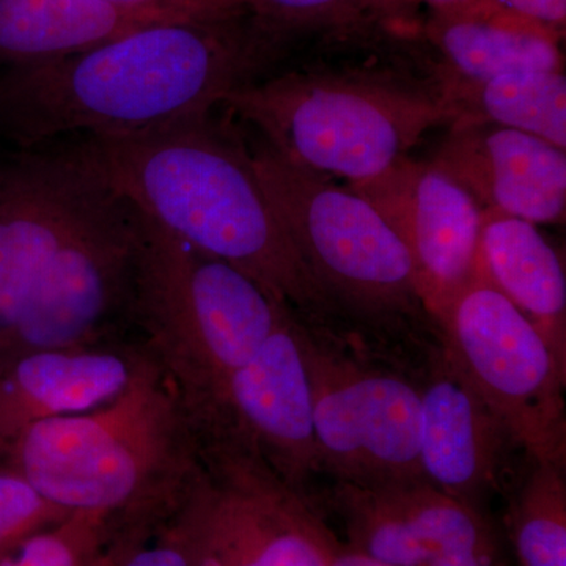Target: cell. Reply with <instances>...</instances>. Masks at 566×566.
Listing matches in <instances>:
<instances>
[{
	"mask_svg": "<svg viewBox=\"0 0 566 566\" xmlns=\"http://www.w3.org/2000/svg\"><path fill=\"white\" fill-rule=\"evenodd\" d=\"M359 6L360 0H251L252 11L289 22L326 20Z\"/></svg>",
	"mask_w": 566,
	"mask_h": 566,
	"instance_id": "27",
	"label": "cell"
},
{
	"mask_svg": "<svg viewBox=\"0 0 566 566\" xmlns=\"http://www.w3.org/2000/svg\"><path fill=\"white\" fill-rule=\"evenodd\" d=\"M222 104L286 158L354 186L389 172L428 129L455 115L450 99L386 82L300 74L248 82Z\"/></svg>",
	"mask_w": 566,
	"mask_h": 566,
	"instance_id": "5",
	"label": "cell"
},
{
	"mask_svg": "<svg viewBox=\"0 0 566 566\" xmlns=\"http://www.w3.org/2000/svg\"><path fill=\"white\" fill-rule=\"evenodd\" d=\"M144 219L136 315L188 408L208 416L289 308L243 271Z\"/></svg>",
	"mask_w": 566,
	"mask_h": 566,
	"instance_id": "4",
	"label": "cell"
},
{
	"mask_svg": "<svg viewBox=\"0 0 566 566\" xmlns=\"http://www.w3.org/2000/svg\"><path fill=\"white\" fill-rule=\"evenodd\" d=\"M509 524L520 566H566L565 465L532 463Z\"/></svg>",
	"mask_w": 566,
	"mask_h": 566,
	"instance_id": "22",
	"label": "cell"
},
{
	"mask_svg": "<svg viewBox=\"0 0 566 566\" xmlns=\"http://www.w3.org/2000/svg\"><path fill=\"white\" fill-rule=\"evenodd\" d=\"M249 155L275 214L335 308L367 314L423 308L408 248L370 200L266 142Z\"/></svg>",
	"mask_w": 566,
	"mask_h": 566,
	"instance_id": "6",
	"label": "cell"
},
{
	"mask_svg": "<svg viewBox=\"0 0 566 566\" xmlns=\"http://www.w3.org/2000/svg\"><path fill=\"white\" fill-rule=\"evenodd\" d=\"M493 566H509V565H506L504 560H499L497 564H494Z\"/></svg>",
	"mask_w": 566,
	"mask_h": 566,
	"instance_id": "30",
	"label": "cell"
},
{
	"mask_svg": "<svg viewBox=\"0 0 566 566\" xmlns=\"http://www.w3.org/2000/svg\"><path fill=\"white\" fill-rule=\"evenodd\" d=\"M80 142L106 180L167 232L243 271L293 314L335 311L268 200L248 148L210 115Z\"/></svg>",
	"mask_w": 566,
	"mask_h": 566,
	"instance_id": "2",
	"label": "cell"
},
{
	"mask_svg": "<svg viewBox=\"0 0 566 566\" xmlns=\"http://www.w3.org/2000/svg\"><path fill=\"white\" fill-rule=\"evenodd\" d=\"M81 142L0 163V342L104 186Z\"/></svg>",
	"mask_w": 566,
	"mask_h": 566,
	"instance_id": "11",
	"label": "cell"
},
{
	"mask_svg": "<svg viewBox=\"0 0 566 566\" xmlns=\"http://www.w3.org/2000/svg\"><path fill=\"white\" fill-rule=\"evenodd\" d=\"M112 526L106 517L73 513L0 557V566H95Z\"/></svg>",
	"mask_w": 566,
	"mask_h": 566,
	"instance_id": "24",
	"label": "cell"
},
{
	"mask_svg": "<svg viewBox=\"0 0 566 566\" xmlns=\"http://www.w3.org/2000/svg\"><path fill=\"white\" fill-rule=\"evenodd\" d=\"M238 20L159 22L59 61L2 69L0 137L35 150L63 136H133L210 115L252 82L255 50Z\"/></svg>",
	"mask_w": 566,
	"mask_h": 566,
	"instance_id": "1",
	"label": "cell"
},
{
	"mask_svg": "<svg viewBox=\"0 0 566 566\" xmlns=\"http://www.w3.org/2000/svg\"><path fill=\"white\" fill-rule=\"evenodd\" d=\"M203 453L174 499L193 566H329L338 538L307 494L237 439Z\"/></svg>",
	"mask_w": 566,
	"mask_h": 566,
	"instance_id": "7",
	"label": "cell"
},
{
	"mask_svg": "<svg viewBox=\"0 0 566 566\" xmlns=\"http://www.w3.org/2000/svg\"><path fill=\"white\" fill-rule=\"evenodd\" d=\"M129 9L156 11L188 20H238L251 11V0H106Z\"/></svg>",
	"mask_w": 566,
	"mask_h": 566,
	"instance_id": "26",
	"label": "cell"
},
{
	"mask_svg": "<svg viewBox=\"0 0 566 566\" xmlns=\"http://www.w3.org/2000/svg\"><path fill=\"white\" fill-rule=\"evenodd\" d=\"M329 566H394L386 562L376 560V558L354 549L346 543L338 542L335 547L333 557H331Z\"/></svg>",
	"mask_w": 566,
	"mask_h": 566,
	"instance_id": "29",
	"label": "cell"
},
{
	"mask_svg": "<svg viewBox=\"0 0 566 566\" xmlns=\"http://www.w3.org/2000/svg\"><path fill=\"white\" fill-rule=\"evenodd\" d=\"M480 275L534 324L566 368L565 268L535 223L483 211Z\"/></svg>",
	"mask_w": 566,
	"mask_h": 566,
	"instance_id": "19",
	"label": "cell"
},
{
	"mask_svg": "<svg viewBox=\"0 0 566 566\" xmlns=\"http://www.w3.org/2000/svg\"><path fill=\"white\" fill-rule=\"evenodd\" d=\"M513 450L521 449L502 420L444 349L434 352L420 387L419 460L424 482L483 510L504 488Z\"/></svg>",
	"mask_w": 566,
	"mask_h": 566,
	"instance_id": "15",
	"label": "cell"
},
{
	"mask_svg": "<svg viewBox=\"0 0 566 566\" xmlns=\"http://www.w3.org/2000/svg\"><path fill=\"white\" fill-rule=\"evenodd\" d=\"M354 191L370 200L405 241L424 312L441 323L480 275L482 207L433 163L408 159Z\"/></svg>",
	"mask_w": 566,
	"mask_h": 566,
	"instance_id": "13",
	"label": "cell"
},
{
	"mask_svg": "<svg viewBox=\"0 0 566 566\" xmlns=\"http://www.w3.org/2000/svg\"><path fill=\"white\" fill-rule=\"evenodd\" d=\"M188 416L166 368L139 359L117 397L32 424L6 457L52 504L115 527L117 516L148 515L177 495L197 458Z\"/></svg>",
	"mask_w": 566,
	"mask_h": 566,
	"instance_id": "3",
	"label": "cell"
},
{
	"mask_svg": "<svg viewBox=\"0 0 566 566\" xmlns=\"http://www.w3.org/2000/svg\"><path fill=\"white\" fill-rule=\"evenodd\" d=\"M139 357L117 349H44L0 364V455L32 424L98 408L125 389Z\"/></svg>",
	"mask_w": 566,
	"mask_h": 566,
	"instance_id": "17",
	"label": "cell"
},
{
	"mask_svg": "<svg viewBox=\"0 0 566 566\" xmlns=\"http://www.w3.org/2000/svg\"><path fill=\"white\" fill-rule=\"evenodd\" d=\"M73 515L52 504L14 469H0V557L25 538Z\"/></svg>",
	"mask_w": 566,
	"mask_h": 566,
	"instance_id": "25",
	"label": "cell"
},
{
	"mask_svg": "<svg viewBox=\"0 0 566 566\" xmlns=\"http://www.w3.org/2000/svg\"><path fill=\"white\" fill-rule=\"evenodd\" d=\"M476 114L468 120L494 123L566 148V77L562 71H521L472 85Z\"/></svg>",
	"mask_w": 566,
	"mask_h": 566,
	"instance_id": "21",
	"label": "cell"
},
{
	"mask_svg": "<svg viewBox=\"0 0 566 566\" xmlns=\"http://www.w3.org/2000/svg\"><path fill=\"white\" fill-rule=\"evenodd\" d=\"M144 227V212L104 181L0 342V364L24 353L95 345L114 319L136 314Z\"/></svg>",
	"mask_w": 566,
	"mask_h": 566,
	"instance_id": "9",
	"label": "cell"
},
{
	"mask_svg": "<svg viewBox=\"0 0 566 566\" xmlns=\"http://www.w3.org/2000/svg\"><path fill=\"white\" fill-rule=\"evenodd\" d=\"M430 36L471 87L521 71H562L560 33L495 0H464L434 11Z\"/></svg>",
	"mask_w": 566,
	"mask_h": 566,
	"instance_id": "18",
	"label": "cell"
},
{
	"mask_svg": "<svg viewBox=\"0 0 566 566\" xmlns=\"http://www.w3.org/2000/svg\"><path fill=\"white\" fill-rule=\"evenodd\" d=\"M442 349L532 463L566 465V368L482 275L439 323Z\"/></svg>",
	"mask_w": 566,
	"mask_h": 566,
	"instance_id": "8",
	"label": "cell"
},
{
	"mask_svg": "<svg viewBox=\"0 0 566 566\" xmlns=\"http://www.w3.org/2000/svg\"><path fill=\"white\" fill-rule=\"evenodd\" d=\"M504 9L560 33L566 21V0H495Z\"/></svg>",
	"mask_w": 566,
	"mask_h": 566,
	"instance_id": "28",
	"label": "cell"
},
{
	"mask_svg": "<svg viewBox=\"0 0 566 566\" xmlns=\"http://www.w3.org/2000/svg\"><path fill=\"white\" fill-rule=\"evenodd\" d=\"M312 389L319 472L334 482L374 485L423 479L420 387L337 352L297 322Z\"/></svg>",
	"mask_w": 566,
	"mask_h": 566,
	"instance_id": "10",
	"label": "cell"
},
{
	"mask_svg": "<svg viewBox=\"0 0 566 566\" xmlns=\"http://www.w3.org/2000/svg\"><path fill=\"white\" fill-rule=\"evenodd\" d=\"M95 566H193L191 546L175 516L174 501L161 510L112 527Z\"/></svg>",
	"mask_w": 566,
	"mask_h": 566,
	"instance_id": "23",
	"label": "cell"
},
{
	"mask_svg": "<svg viewBox=\"0 0 566 566\" xmlns=\"http://www.w3.org/2000/svg\"><path fill=\"white\" fill-rule=\"evenodd\" d=\"M434 166L455 178L483 211L532 223L558 222L566 207V153L531 134L465 120Z\"/></svg>",
	"mask_w": 566,
	"mask_h": 566,
	"instance_id": "16",
	"label": "cell"
},
{
	"mask_svg": "<svg viewBox=\"0 0 566 566\" xmlns=\"http://www.w3.org/2000/svg\"><path fill=\"white\" fill-rule=\"evenodd\" d=\"M324 504L346 545L394 566H493L501 546L476 509L420 480L334 482Z\"/></svg>",
	"mask_w": 566,
	"mask_h": 566,
	"instance_id": "12",
	"label": "cell"
},
{
	"mask_svg": "<svg viewBox=\"0 0 566 566\" xmlns=\"http://www.w3.org/2000/svg\"><path fill=\"white\" fill-rule=\"evenodd\" d=\"M208 416H226L233 439L305 493L319 464L311 381L292 312H283L260 352L227 379Z\"/></svg>",
	"mask_w": 566,
	"mask_h": 566,
	"instance_id": "14",
	"label": "cell"
},
{
	"mask_svg": "<svg viewBox=\"0 0 566 566\" xmlns=\"http://www.w3.org/2000/svg\"><path fill=\"white\" fill-rule=\"evenodd\" d=\"M188 20L106 0H0V70L81 54L123 35Z\"/></svg>",
	"mask_w": 566,
	"mask_h": 566,
	"instance_id": "20",
	"label": "cell"
}]
</instances>
